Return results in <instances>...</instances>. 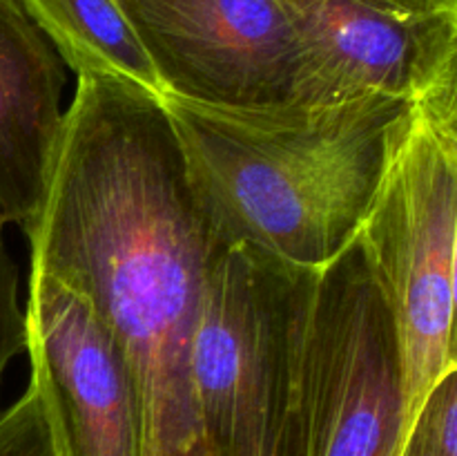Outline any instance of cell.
I'll return each mask as SVG.
<instances>
[{
	"instance_id": "cell-10",
	"label": "cell",
	"mask_w": 457,
	"mask_h": 456,
	"mask_svg": "<svg viewBox=\"0 0 457 456\" xmlns=\"http://www.w3.org/2000/svg\"><path fill=\"white\" fill-rule=\"evenodd\" d=\"M76 79L112 80L161 98L163 88L145 49L114 0H21Z\"/></svg>"
},
{
	"instance_id": "cell-12",
	"label": "cell",
	"mask_w": 457,
	"mask_h": 456,
	"mask_svg": "<svg viewBox=\"0 0 457 456\" xmlns=\"http://www.w3.org/2000/svg\"><path fill=\"white\" fill-rule=\"evenodd\" d=\"M415 116L457 170V40L427 88L413 101Z\"/></svg>"
},
{
	"instance_id": "cell-11",
	"label": "cell",
	"mask_w": 457,
	"mask_h": 456,
	"mask_svg": "<svg viewBox=\"0 0 457 456\" xmlns=\"http://www.w3.org/2000/svg\"><path fill=\"white\" fill-rule=\"evenodd\" d=\"M400 456H457V367H449L422 398Z\"/></svg>"
},
{
	"instance_id": "cell-15",
	"label": "cell",
	"mask_w": 457,
	"mask_h": 456,
	"mask_svg": "<svg viewBox=\"0 0 457 456\" xmlns=\"http://www.w3.org/2000/svg\"><path fill=\"white\" fill-rule=\"evenodd\" d=\"M457 367V222H455V246H453V271H451V317L449 338H446V369Z\"/></svg>"
},
{
	"instance_id": "cell-2",
	"label": "cell",
	"mask_w": 457,
	"mask_h": 456,
	"mask_svg": "<svg viewBox=\"0 0 457 456\" xmlns=\"http://www.w3.org/2000/svg\"><path fill=\"white\" fill-rule=\"evenodd\" d=\"M161 103L219 237L311 271L357 240L415 123L413 103L388 97L279 114Z\"/></svg>"
},
{
	"instance_id": "cell-7",
	"label": "cell",
	"mask_w": 457,
	"mask_h": 456,
	"mask_svg": "<svg viewBox=\"0 0 457 456\" xmlns=\"http://www.w3.org/2000/svg\"><path fill=\"white\" fill-rule=\"evenodd\" d=\"M297 36L295 107L413 103L457 40V0H279Z\"/></svg>"
},
{
	"instance_id": "cell-1",
	"label": "cell",
	"mask_w": 457,
	"mask_h": 456,
	"mask_svg": "<svg viewBox=\"0 0 457 456\" xmlns=\"http://www.w3.org/2000/svg\"><path fill=\"white\" fill-rule=\"evenodd\" d=\"M31 268L83 295L123 347L143 402V456H210L190 351L226 249L196 197L161 98L79 79Z\"/></svg>"
},
{
	"instance_id": "cell-13",
	"label": "cell",
	"mask_w": 457,
	"mask_h": 456,
	"mask_svg": "<svg viewBox=\"0 0 457 456\" xmlns=\"http://www.w3.org/2000/svg\"><path fill=\"white\" fill-rule=\"evenodd\" d=\"M0 456H61L34 384L0 416Z\"/></svg>"
},
{
	"instance_id": "cell-3",
	"label": "cell",
	"mask_w": 457,
	"mask_h": 456,
	"mask_svg": "<svg viewBox=\"0 0 457 456\" xmlns=\"http://www.w3.org/2000/svg\"><path fill=\"white\" fill-rule=\"evenodd\" d=\"M320 271L230 244L205 280L190 351L210 456H272Z\"/></svg>"
},
{
	"instance_id": "cell-14",
	"label": "cell",
	"mask_w": 457,
	"mask_h": 456,
	"mask_svg": "<svg viewBox=\"0 0 457 456\" xmlns=\"http://www.w3.org/2000/svg\"><path fill=\"white\" fill-rule=\"evenodd\" d=\"M4 219L0 217V384L9 362L27 349L25 311L18 304V268L4 244ZM0 407V416H3Z\"/></svg>"
},
{
	"instance_id": "cell-6",
	"label": "cell",
	"mask_w": 457,
	"mask_h": 456,
	"mask_svg": "<svg viewBox=\"0 0 457 456\" xmlns=\"http://www.w3.org/2000/svg\"><path fill=\"white\" fill-rule=\"evenodd\" d=\"M114 3L145 49L163 97L239 114L299 110L297 36L279 0Z\"/></svg>"
},
{
	"instance_id": "cell-4",
	"label": "cell",
	"mask_w": 457,
	"mask_h": 456,
	"mask_svg": "<svg viewBox=\"0 0 457 456\" xmlns=\"http://www.w3.org/2000/svg\"><path fill=\"white\" fill-rule=\"evenodd\" d=\"M406 427L395 325L355 240L317 275L272 456H400Z\"/></svg>"
},
{
	"instance_id": "cell-9",
	"label": "cell",
	"mask_w": 457,
	"mask_h": 456,
	"mask_svg": "<svg viewBox=\"0 0 457 456\" xmlns=\"http://www.w3.org/2000/svg\"><path fill=\"white\" fill-rule=\"evenodd\" d=\"M61 58L21 0H0V217L34 232L61 146Z\"/></svg>"
},
{
	"instance_id": "cell-8",
	"label": "cell",
	"mask_w": 457,
	"mask_h": 456,
	"mask_svg": "<svg viewBox=\"0 0 457 456\" xmlns=\"http://www.w3.org/2000/svg\"><path fill=\"white\" fill-rule=\"evenodd\" d=\"M25 326L29 384L61 456H143V402L132 365L92 304L31 268Z\"/></svg>"
},
{
	"instance_id": "cell-5",
	"label": "cell",
	"mask_w": 457,
	"mask_h": 456,
	"mask_svg": "<svg viewBox=\"0 0 457 456\" xmlns=\"http://www.w3.org/2000/svg\"><path fill=\"white\" fill-rule=\"evenodd\" d=\"M457 170L418 116L357 232L395 325L409 423L446 371Z\"/></svg>"
}]
</instances>
